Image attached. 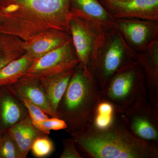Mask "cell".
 <instances>
[{"label":"cell","instance_id":"1","mask_svg":"<svg viewBox=\"0 0 158 158\" xmlns=\"http://www.w3.org/2000/svg\"><path fill=\"white\" fill-rule=\"evenodd\" d=\"M71 0H0L1 31L24 42L48 31H64Z\"/></svg>","mask_w":158,"mask_h":158},{"label":"cell","instance_id":"2","mask_svg":"<svg viewBox=\"0 0 158 158\" xmlns=\"http://www.w3.org/2000/svg\"><path fill=\"white\" fill-rule=\"evenodd\" d=\"M77 149L89 158H158V143L136 138L120 114L104 128L90 127L71 135Z\"/></svg>","mask_w":158,"mask_h":158},{"label":"cell","instance_id":"3","mask_svg":"<svg viewBox=\"0 0 158 158\" xmlns=\"http://www.w3.org/2000/svg\"><path fill=\"white\" fill-rule=\"evenodd\" d=\"M75 69L57 112L71 135L87 129L93 123L101 101V90L88 69L79 64Z\"/></svg>","mask_w":158,"mask_h":158},{"label":"cell","instance_id":"4","mask_svg":"<svg viewBox=\"0 0 158 158\" xmlns=\"http://www.w3.org/2000/svg\"><path fill=\"white\" fill-rule=\"evenodd\" d=\"M100 99L119 114L149 102L146 81L139 68L126 66L115 74L101 90Z\"/></svg>","mask_w":158,"mask_h":158},{"label":"cell","instance_id":"5","mask_svg":"<svg viewBox=\"0 0 158 158\" xmlns=\"http://www.w3.org/2000/svg\"><path fill=\"white\" fill-rule=\"evenodd\" d=\"M79 64L77 54L73 51L69 40L59 47L34 60L24 76L40 79L75 68Z\"/></svg>","mask_w":158,"mask_h":158},{"label":"cell","instance_id":"6","mask_svg":"<svg viewBox=\"0 0 158 158\" xmlns=\"http://www.w3.org/2000/svg\"><path fill=\"white\" fill-rule=\"evenodd\" d=\"M136 138L158 144V110L150 102L120 114Z\"/></svg>","mask_w":158,"mask_h":158},{"label":"cell","instance_id":"7","mask_svg":"<svg viewBox=\"0 0 158 158\" xmlns=\"http://www.w3.org/2000/svg\"><path fill=\"white\" fill-rule=\"evenodd\" d=\"M8 87L19 98H25L50 117L59 118L50 105L40 79L23 76Z\"/></svg>","mask_w":158,"mask_h":158},{"label":"cell","instance_id":"8","mask_svg":"<svg viewBox=\"0 0 158 158\" xmlns=\"http://www.w3.org/2000/svg\"><path fill=\"white\" fill-rule=\"evenodd\" d=\"M29 116L22 102L8 87H0V135Z\"/></svg>","mask_w":158,"mask_h":158},{"label":"cell","instance_id":"9","mask_svg":"<svg viewBox=\"0 0 158 158\" xmlns=\"http://www.w3.org/2000/svg\"><path fill=\"white\" fill-rule=\"evenodd\" d=\"M69 40L64 31H48L25 41L21 47L26 53L35 60L59 47Z\"/></svg>","mask_w":158,"mask_h":158},{"label":"cell","instance_id":"10","mask_svg":"<svg viewBox=\"0 0 158 158\" xmlns=\"http://www.w3.org/2000/svg\"><path fill=\"white\" fill-rule=\"evenodd\" d=\"M8 133L19 148L21 158H26L34 141L46 134L35 127L30 116L10 128Z\"/></svg>","mask_w":158,"mask_h":158},{"label":"cell","instance_id":"11","mask_svg":"<svg viewBox=\"0 0 158 158\" xmlns=\"http://www.w3.org/2000/svg\"><path fill=\"white\" fill-rule=\"evenodd\" d=\"M75 69L40 79L50 105L56 112L59 102L67 88Z\"/></svg>","mask_w":158,"mask_h":158},{"label":"cell","instance_id":"12","mask_svg":"<svg viewBox=\"0 0 158 158\" xmlns=\"http://www.w3.org/2000/svg\"><path fill=\"white\" fill-rule=\"evenodd\" d=\"M69 25L80 64L88 69L92 48V37L85 26L78 21L72 20Z\"/></svg>","mask_w":158,"mask_h":158},{"label":"cell","instance_id":"13","mask_svg":"<svg viewBox=\"0 0 158 158\" xmlns=\"http://www.w3.org/2000/svg\"><path fill=\"white\" fill-rule=\"evenodd\" d=\"M34 59L25 53L0 69V87L13 84L24 76Z\"/></svg>","mask_w":158,"mask_h":158},{"label":"cell","instance_id":"14","mask_svg":"<svg viewBox=\"0 0 158 158\" xmlns=\"http://www.w3.org/2000/svg\"><path fill=\"white\" fill-rule=\"evenodd\" d=\"M105 4L117 10L128 12H148L157 9L158 0H104Z\"/></svg>","mask_w":158,"mask_h":158},{"label":"cell","instance_id":"15","mask_svg":"<svg viewBox=\"0 0 158 158\" xmlns=\"http://www.w3.org/2000/svg\"><path fill=\"white\" fill-rule=\"evenodd\" d=\"M118 114L111 104L101 101L97 108L93 123L90 127L98 128L107 127L116 120Z\"/></svg>","mask_w":158,"mask_h":158},{"label":"cell","instance_id":"16","mask_svg":"<svg viewBox=\"0 0 158 158\" xmlns=\"http://www.w3.org/2000/svg\"><path fill=\"white\" fill-rule=\"evenodd\" d=\"M71 5L94 18L102 20L108 19L107 13L98 0H71Z\"/></svg>","mask_w":158,"mask_h":158},{"label":"cell","instance_id":"17","mask_svg":"<svg viewBox=\"0 0 158 158\" xmlns=\"http://www.w3.org/2000/svg\"><path fill=\"white\" fill-rule=\"evenodd\" d=\"M122 28L130 40L136 44L143 43L148 34L146 26L140 23L125 22L121 24Z\"/></svg>","mask_w":158,"mask_h":158},{"label":"cell","instance_id":"18","mask_svg":"<svg viewBox=\"0 0 158 158\" xmlns=\"http://www.w3.org/2000/svg\"><path fill=\"white\" fill-rule=\"evenodd\" d=\"M0 158H21L17 144L8 132L0 135Z\"/></svg>","mask_w":158,"mask_h":158},{"label":"cell","instance_id":"19","mask_svg":"<svg viewBox=\"0 0 158 158\" xmlns=\"http://www.w3.org/2000/svg\"><path fill=\"white\" fill-rule=\"evenodd\" d=\"M31 150L36 157H46L53 152V143L48 138V135L41 136L34 141Z\"/></svg>","mask_w":158,"mask_h":158},{"label":"cell","instance_id":"20","mask_svg":"<svg viewBox=\"0 0 158 158\" xmlns=\"http://www.w3.org/2000/svg\"><path fill=\"white\" fill-rule=\"evenodd\" d=\"M33 124L37 129L48 135L50 134L51 130L59 131L67 128L65 122L57 117H51L45 120L36 122Z\"/></svg>","mask_w":158,"mask_h":158},{"label":"cell","instance_id":"21","mask_svg":"<svg viewBox=\"0 0 158 158\" xmlns=\"http://www.w3.org/2000/svg\"><path fill=\"white\" fill-rule=\"evenodd\" d=\"M19 99L27 108L32 123L37 121L45 120L50 118L48 115L43 111L40 108L30 102L27 99L25 98H21Z\"/></svg>","mask_w":158,"mask_h":158},{"label":"cell","instance_id":"22","mask_svg":"<svg viewBox=\"0 0 158 158\" xmlns=\"http://www.w3.org/2000/svg\"><path fill=\"white\" fill-rule=\"evenodd\" d=\"M63 145V151L60 158H82L77 149L72 138H67L63 139L62 141Z\"/></svg>","mask_w":158,"mask_h":158},{"label":"cell","instance_id":"23","mask_svg":"<svg viewBox=\"0 0 158 158\" xmlns=\"http://www.w3.org/2000/svg\"><path fill=\"white\" fill-rule=\"evenodd\" d=\"M120 1H132V0H120Z\"/></svg>","mask_w":158,"mask_h":158}]
</instances>
